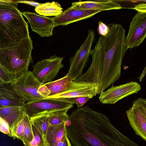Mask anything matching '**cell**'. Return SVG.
<instances>
[{"instance_id":"1","label":"cell","mask_w":146,"mask_h":146,"mask_svg":"<svg viewBox=\"0 0 146 146\" xmlns=\"http://www.w3.org/2000/svg\"><path fill=\"white\" fill-rule=\"evenodd\" d=\"M108 25L109 33L99 37L91 54L90 66L74 81L96 84L98 95L120 78L123 58L128 49L123 26L114 23Z\"/></svg>"},{"instance_id":"2","label":"cell","mask_w":146,"mask_h":146,"mask_svg":"<svg viewBox=\"0 0 146 146\" xmlns=\"http://www.w3.org/2000/svg\"><path fill=\"white\" fill-rule=\"evenodd\" d=\"M67 123L73 146H139L115 128L106 115L88 106L72 112Z\"/></svg>"},{"instance_id":"3","label":"cell","mask_w":146,"mask_h":146,"mask_svg":"<svg viewBox=\"0 0 146 146\" xmlns=\"http://www.w3.org/2000/svg\"><path fill=\"white\" fill-rule=\"evenodd\" d=\"M29 36L28 23L17 7L0 5V48L11 45Z\"/></svg>"},{"instance_id":"4","label":"cell","mask_w":146,"mask_h":146,"mask_svg":"<svg viewBox=\"0 0 146 146\" xmlns=\"http://www.w3.org/2000/svg\"><path fill=\"white\" fill-rule=\"evenodd\" d=\"M33 41L29 36L11 45L0 48V65L7 70L15 80L28 72L31 63Z\"/></svg>"},{"instance_id":"5","label":"cell","mask_w":146,"mask_h":146,"mask_svg":"<svg viewBox=\"0 0 146 146\" xmlns=\"http://www.w3.org/2000/svg\"><path fill=\"white\" fill-rule=\"evenodd\" d=\"M95 39L94 31L89 29L85 40L77 50L75 55L69 59L70 66L67 74L73 81L78 79L83 75V70L89 60L92 50V46Z\"/></svg>"},{"instance_id":"6","label":"cell","mask_w":146,"mask_h":146,"mask_svg":"<svg viewBox=\"0 0 146 146\" xmlns=\"http://www.w3.org/2000/svg\"><path fill=\"white\" fill-rule=\"evenodd\" d=\"M11 83L23 97L27 103L45 98L38 92L39 88L44 84L40 82L35 77L32 72L29 71Z\"/></svg>"},{"instance_id":"7","label":"cell","mask_w":146,"mask_h":146,"mask_svg":"<svg viewBox=\"0 0 146 146\" xmlns=\"http://www.w3.org/2000/svg\"><path fill=\"white\" fill-rule=\"evenodd\" d=\"M64 58L54 54L37 62L33 66V75L43 84L52 81L60 70L64 67L62 63Z\"/></svg>"},{"instance_id":"8","label":"cell","mask_w":146,"mask_h":146,"mask_svg":"<svg viewBox=\"0 0 146 146\" xmlns=\"http://www.w3.org/2000/svg\"><path fill=\"white\" fill-rule=\"evenodd\" d=\"M73 104L64 102L61 98H45L26 103L25 108L26 114L30 118L44 113L67 110Z\"/></svg>"},{"instance_id":"9","label":"cell","mask_w":146,"mask_h":146,"mask_svg":"<svg viewBox=\"0 0 146 146\" xmlns=\"http://www.w3.org/2000/svg\"><path fill=\"white\" fill-rule=\"evenodd\" d=\"M146 99L139 98L126 111L129 124L139 135L146 141Z\"/></svg>"},{"instance_id":"10","label":"cell","mask_w":146,"mask_h":146,"mask_svg":"<svg viewBox=\"0 0 146 146\" xmlns=\"http://www.w3.org/2000/svg\"><path fill=\"white\" fill-rule=\"evenodd\" d=\"M141 89L140 84L134 81L119 86H112L101 93L99 99L103 104H114L124 98L138 93Z\"/></svg>"},{"instance_id":"11","label":"cell","mask_w":146,"mask_h":146,"mask_svg":"<svg viewBox=\"0 0 146 146\" xmlns=\"http://www.w3.org/2000/svg\"><path fill=\"white\" fill-rule=\"evenodd\" d=\"M146 38V12L138 11L133 18L126 36L128 48L139 45Z\"/></svg>"},{"instance_id":"12","label":"cell","mask_w":146,"mask_h":146,"mask_svg":"<svg viewBox=\"0 0 146 146\" xmlns=\"http://www.w3.org/2000/svg\"><path fill=\"white\" fill-rule=\"evenodd\" d=\"M98 88L96 84L73 81L70 87L66 90L51 98H69L86 96L92 98L98 94Z\"/></svg>"},{"instance_id":"13","label":"cell","mask_w":146,"mask_h":146,"mask_svg":"<svg viewBox=\"0 0 146 146\" xmlns=\"http://www.w3.org/2000/svg\"><path fill=\"white\" fill-rule=\"evenodd\" d=\"M21 13L30 23L32 31L42 37L52 36L55 27L52 18L41 16L27 11Z\"/></svg>"},{"instance_id":"14","label":"cell","mask_w":146,"mask_h":146,"mask_svg":"<svg viewBox=\"0 0 146 146\" xmlns=\"http://www.w3.org/2000/svg\"><path fill=\"white\" fill-rule=\"evenodd\" d=\"M102 11L100 10H88L74 8L71 6L59 15L52 18L55 27L66 26L70 23L88 19Z\"/></svg>"},{"instance_id":"15","label":"cell","mask_w":146,"mask_h":146,"mask_svg":"<svg viewBox=\"0 0 146 146\" xmlns=\"http://www.w3.org/2000/svg\"><path fill=\"white\" fill-rule=\"evenodd\" d=\"M22 95L11 83L0 82V108L6 107H25L26 103Z\"/></svg>"},{"instance_id":"16","label":"cell","mask_w":146,"mask_h":146,"mask_svg":"<svg viewBox=\"0 0 146 146\" xmlns=\"http://www.w3.org/2000/svg\"><path fill=\"white\" fill-rule=\"evenodd\" d=\"M71 6L74 8L81 9L102 11L118 10L122 8L119 3L112 0H96L75 2L72 3Z\"/></svg>"},{"instance_id":"17","label":"cell","mask_w":146,"mask_h":146,"mask_svg":"<svg viewBox=\"0 0 146 146\" xmlns=\"http://www.w3.org/2000/svg\"><path fill=\"white\" fill-rule=\"evenodd\" d=\"M66 122L56 125H49L45 139L49 146H58V143L68 137Z\"/></svg>"},{"instance_id":"18","label":"cell","mask_w":146,"mask_h":146,"mask_svg":"<svg viewBox=\"0 0 146 146\" xmlns=\"http://www.w3.org/2000/svg\"><path fill=\"white\" fill-rule=\"evenodd\" d=\"M25 107H6L0 108V117L6 121L10 127L22 118L26 113Z\"/></svg>"},{"instance_id":"19","label":"cell","mask_w":146,"mask_h":146,"mask_svg":"<svg viewBox=\"0 0 146 146\" xmlns=\"http://www.w3.org/2000/svg\"><path fill=\"white\" fill-rule=\"evenodd\" d=\"M73 81L71 77L66 74L57 80L44 84L49 94L45 98H49L64 92L70 86Z\"/></svg>"},{"instance_id":"20","label":"cell","mask_w":146,"mask_h":146,"mask_svg":"<svg viewBox=\"0 0 146 146\" xmlns=\"http://www.w3.org/2000/svg\"><path fill=\"white\" fill-rule=\"evenodd\" d=\"M35 11L39 15L46 16H56L63 12V9L57 2H47L36 7Z\"/></svg>"},{"instance_id":"21","label":"cell","mask_w":146,"mask_h":146,"mask_svg":"<svg viewBox=\"0 0 146 146\" xmlns=\"http://www.w3.org/2000/svg\"><path fill=\"white\" fill-rule=\"evenodd\" d=\"M48 113H42L30 118L33 124L44 136V139L49 125Z\"/></svg>"},{"instance_id":"22","label":"cell","mask_w":146,"mask_h":146,"mask_svg":"<svg viewBox=\"0 0 146 146\" xmlns=\"http://www.w3.org/2000/svg\"><path fill=\"white\" fill-rule=\"evenodd\" d=\"M67 110L58 111L48 113L49 125H53L67 122L69 119Z\"/></svg>"},{"instance_id":"23","label":"cell","mask_w":146,"mask_h":146,"mask_svg":"<svg viewBox=\"0 0 146 146\" xmlns=\"http://www.w3.org/2000/svg\"><path fill=\"white\" fill-rule=\"evenodd\" d=\"M23 120L24 127V134L21 140L23 144L29 143L33 140V135L30 118L26 113L24 115Z\"/></svg>"},{"instance_id":"24","label":"cell","mask_w":146,"mask_h":146,"mask_svg":"<svg viewBox=\"0 0 146 146\" xmlns=\"http://www.w3.org/2000/svg\"><path fill=\"white\" fill-rule=\"evenodd\" d=\"M23 118L10 127V133L8 136L14 139L17 138L21 140L23 135L24 127Z\"/></svg>"},{"instance_id":"25","label":"cell","mask_w":146,"mask_h":146,"mask_svg":"<svg viewBox=\"0 0 146 146\" xmlns=\"http://www.w3.org/2000/svg\"><path fill=\"white\" fill-rule=\"evenodd\" d=\"M31 124L33 139L29 143L24 144V146H44L46 142L44 136L33 124Z\"/></svg>"},{"instance_id":"26","label":"cell","mask_w":146,"mask_h":146,"mask_svg":"<svg viewBox=\"0 0 146 146\" xmlns=\"http://www.w3.org/2000/svg\"><path fill=\"white\" fill-rule=\"evenodd\" d=\"M64 101L72 104H76L78 108H81L90 99L88 97L81 96L69 98H64Z\"/></svg>"},{"instance_id":"27","label":"cell","mask_w":146,"mask_h":146,"mask_svg":"<svg viewBox=\"0 0 146 146\" xmlns=\"http://www.w3.org/2000/svg\"><path fill=\"white\" fill-rule=\"evenodd\" d=\"M14 80L11 74L0 65V82L9 83L12 82Z\"/></svg>"},{"instance_id":"28","label":"cell","mask_w":146,"mask_h":146,"mask_svg":"<svg viewBox=\"0 0 146 146\" xmlns=\"http://www.w3.org/2000/svg\"><path fill=\"white\" fill-rule=\"evenodd\" d=\"M98 31L99 34L100 35L106 36L109 33L110 28L108 25L100 20L98 22Z\"/></svg>"},{"instance_id":"29","label":"cell","mask_w":146,"mask_h":146,"mask_svg":"<svg viewBox=\"0 0 146 146\" xmlns=\"http://www.w3.org/2000/svg\"><path fill=\"white\" fill-rule=\"evenodd\" d=\"M0 131L3 133L9 135L10 133V127L9 124L0 117Z\"/></svg>"},{"instance_id":"30","label":"cell","mask_w":146,"mask_h":146,"mask_svg":"<svg viewBox=\"0 0 146 146\" xmlns=\"http://www.w3.org/2000/svg\"><path fill=\"white\" fill-rule=\"evenodd\" d=\"M17 3H23L30 5L36 7L41 5L42 3H39L33 1H29L26 0H17L16 1Z\"/></svg>"},{"instance_id":"31","label":"cell","mask_w":146,"mask_h":146,"mask_svg":"<svg viewBox=\"0 0 146 146\" xmlns=\"http://www.w3.org/2000/svg\"><path fill=\"white\" fill-rule=\"evenodd\" d=\"M135 9L137 11L143 12H146V3H141L136 5L132 8Z\"/></svg>"},{"instance_id":"32","label":"cell","mask_w":146,"mask_h":146,"mask_svg":"<svg viewBox=\"0 0 146 146\" xmlns=\"http://www.w3.org/2000/svg\"><path fill=\"white\" fill-rule=\"evenodd\" d=\"M18 3L16 1L0 0V5H4L17 7Z\"/></svg>"},{"instance_id":"33","label":"cell","mask_w":146,"mask_h":146,"mask_svg":"<svg viewBox=\"0 0 146 146\" xmlns=\"http://www.w3.org/2000/svg\"><path fill=\"white\" fill-rule=\"evenodd\" d=\"M44 146H49V145L46 143Z\"/></svg>"},{"instance_id":"34","label":"cell","mask_w":146,"mask_h":146,"mask_svg":"<svg viewBox=\"0 0 146 146\" xmlns=\"http://www.w3.org/2000/svg\"></svg>"}]
</instances>
